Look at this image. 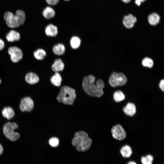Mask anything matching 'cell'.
<instances>
[{"label": "cell", "mask_w": 164, "mask_h": 164, "mask_svg": "<svg viewBox=\"0 0 164 164\" xmlns=\"http://www.w3.org/2000/svg\"><path fill=\"white\" fill-rule=\"evenodd\" d=\"M95 77L92 75L84 77L83 80V88L88 95L100 97L104 94L103 89L104 87V84L102 80L99 79L95 84Z\"/></svg>", "instance_id": "1"}, {"label": "cell", "mask_w": 164, "mask_h": 164, "mask_svg": "<svg viewBox=\"0 0 164 164\" xmlns=\"http://www.w3.org/2000/svg\"><path fill=\"white\" fill-rule=\"evenodd\" d=\"M92 143L91 139L84 131H80L75 133L72 141V145L79 152H84L89 150Z\"/></svg>", "instance_id": "2"}, {"label": "cell", "mask_w": 164, "mask_h": 164, "mask_svg": "<svg viewBox=\"0 0 164 164\" xmlns=\"http://www.w3.org/2000/svg\"><path fill=\"white\" fill-rule=\"evenodd\" d=\"M4 19L7 26L11 28H16L23 24L25 19V15L21 10H17L15 15L11 12H6Z\"/></svg>", "instance_id": "3"}, {"label": "cell", "mask_w": 164, "mask_h": 164, "mask_svg": "<svg viewBox=\"0 0 164 164\" xmlns=\"http://www.w3.org/2000/svg\"><path fill=\"white\" fill-rule=\"evenodd\" d=\"M76 97L75 90L68 86H65L60 88L56 99L59 102L66 105H72Z\"/></svg>", "instance_id": "4"}, {"label": "cell", "mask_w": 164, "mask_h": 164, "mask_svg": "<svg viewBox=\"0 0 164 164\" xmlns=\"http://www.w3.org/2000/svg\"><path fill=\"white\" fill-rule=\"evenodd\" d=\"M18 128V125L15 122H8L3 126V132L6 137L12 141L18 140L20 137V135L15 130Z\"/></svg>", "instance_id": "5"}, {"label": "cell", "mask_w": 164, "mask_h": 164, "mask_svg": "<svg viewBox=\"0 0 164 164\" xmlns=\"http://www.w3.org/2000/svg\"><path fill=\"white\" fill-rule=\"evenodd\" d=\"M8 52L10 55L11 61L13 63H17L20 61L23 58V53L19 47L12 46L9 47Z\"/></svg>", "instance_id": "6"}, {"label": "cell", "mask_w": 164, "mask_h": 164, "mask_svg": "<svg viewBox=\"0 0 164 164\" xmlns=\"http://www.w3.org/2000/svg\"><path fill=\"white\" fill-rule=\"evenodd\" d=\"M111 131L113 138L117 140H122L126 137V132L120 124H118L113 126Z\"/></svg>", "instance_id": "7"}, {"label": "cell", "mask_w": 164, "mask_h": 164, "mask_svg": "<svg viewBox=\"0 0 164 164\" xmlns=\"http://www.w3.org/2000/svg\"><path fill=\"white\" fill-rule=\"evenodd\" d=\"M34 107V102L30 97H26L21 100L19 108L22 111L30 112Z\"/></svg>", "instance_id": "8"}, {"label": "cell", "mask_w": 164, "mask_h": 164, "mask_svg": "<svg viewBox=\"0 0 164 164\" xmlns=\"http://www.w3.org/2000/svg\"><path fill=\"white\" fill-rule=\"evenodd\" d=\"M136 21V18L132 15L129 14L124 17L123 22L124 25L126 28L130 29L134 26Z\"/></svg>", "instance_id": "9"}, {"label": "cell", "mask_w": 164, "mask_h": 164, "mask_svg": "<svg viewBox=\"0 0 164 164\" xmlns=\"http://www.w3.org/2000/svg\"><path fill=\"white\" fill-rule=\"evenodd\" d=\"M25 78L27 83L31 85L35 84L38 83L39 81V78L38 76L32 72L27 73L26 75Z\"/></svg>", "instance_id": "10"}, {"label": "cell", "mask_w": 164, "mask_h": 164, "mask_svg": "<svg viewBox=\"0 0 164 164\" xmlns=\"http://www.w3.org/2000/svg\"><path fill=\"white\" fill-rule=\"evenodd\" d=\"M123 111L126 115L129 116H133L136 112L135 106L134 103L129 102L124 108Z\"/></svg>", "instance_id": "11"}, {"label": "cell", "mask_w": 164, "mask_h": 164, "mask_svg": "<svg viewBox=\"0 0 164 164\" xmlns=\"http://www.w3.org/2000/svg\"><path fill=\"white\" fill-rule=\"evenodd\" d=\"M6 38L9 42H12L18 41L20 39V35L18 32L12 30H10L6 35Z\"/></svg>", "instance_id": "12"}, {"label": "cell", "mask_w": 164, "mask_h": 164, "mask_svg": "<svg viewBox=\"0 0 164 164\" xmlns=\"http://www.w3.org/2000/svg\"><path fill=\"white\" fill-rule=\"evenodd\" d=\"M2 116L8 120L12 119L15 116V111L13 109L9 106L4 107L2 111Z\"/></svg>", "instance_id": "13"}, {"label": "cell", "mask_w": 164, "mask_h": 164, "mask_svg": "<svg viewBox=\"0 0 164 164\" xmlns=\"http://www.w3.org/2000/svg\"><path fill=\"white\" fill-rule=\"evenodd\" d=\"M45 32L47 36L55 37L58 34V29L56 26L52 24H49L46 27Z\"/></svg>", "instance_id": "14"}, {"label": "cell", "mask_w": 164, "mask_h": 164, "mask_svg": "<svg viewBox=\"0 0 164 164\" xmlns=\"http://www.w3.org/2000/svg\"><path fill=\"white\" fill-rule=\"evenodd\" d=\"M64 67V64L60 59H56L51 67L53 71L58 72L62 71Z\"/></svg>", "instance_id": "15"}, {"label": "cell", "mask_w": 164, "mask_h": 164, "mask_svg": "<svg viewBox=\"0 0 164 164\" xmlns=\"http://www.w3.org/2000/svg\"><path fill=\"white\" fill-rule=\"evenodd\" d=\"M120 152L123 158H128L132 155V150L130 146L128 145H125L121 148Z\"/></svg>", "instance_id": "16"}, {"label": "cell", "mask_w": 164, "mask_h": 164, "mask_svg": "<svg viewBox=\"0 0 164 164\" xmlns=\"http://www.w3.org/2000/svg\"><path fill=\"white\" fill-rule=\"evenodd\" d=\"M160 20L159 15L156 13L150 14L148 17V20L149 23L152 26H155L158 24Z\"/></svg>", "instance_id": "17"}, {"label": "cell", "mask_w": 164, "mask_h": 164, "mask_svg": "<svg viewBox=\"0 0 164 164\" xmlns=\"http://www.w3.org/2000/svg\"><path fill=\"white\" fill-rule=\"evenodd\" d=\"M62 80L61 77L58 72H56L50 78L51 83L57 87H60L61 85Z\"/></svg>", "instance_id": "18"}, {"label": "cell", "mask_w": 164, "mask_h": 164, "mask_svg": "<svg viewBox=\"0 0 164 164\" xmlns=\"http://www.w3.org/2000/svg\"><path fill=\"white\" fill-rule=\"evenodd\" d=\"M55 12L54 9L50 7H47L43 10V15L47 19H50L55 15Z\"/></svg>", "instance_id": "19"}, {"label": "cell", "mask_w": 164, "mask_h": 164, "mask_svg": "<svg viewBox=\"0 0 164 164\" xmlns=\"http://www.w3.org/2000/svg\"><path fill=\"white\" fill-rule=\"evenodd\" d=\"M65 49V46L63 44L58 43L53 46V51L55 54L61 55L64 53Z\"/></svg>", "instance_id": "20"}, {"label": "cell", "mask_w": 164, "mask_h": 164, "mask_svg": "<svg viewBox=\"0 0 164 164\" xmlns=\"http://www.w3.org/2000/svg\"><path fill=\"white\" fill-rule=\"evenodd\" d=\"M127 79L126 76L122 73L117 74V84L118 86H122L127 82Z\"/></svg>", "instance_id": "21"}, {"label": "cell", "mask_w": 164, "mask_h": 164, "mask_svg": "<svg viewBox=\"0 0 164 164\" xmlns=\"http://www.w3.org/2000/svg\"><path fill=\"white\" fill-rule=\"evenodd\" d=\"M35 58L38 60H43L46 55L45 51L43 49L39 48L36 50L33 53Z\"/></svg>", "instance_id": "22"}, {"label": "cell", "mask_w": 164, "mask_h": 164, "mask_svg": "<svg viewBox=\"0 0 164 164\" xmlns=\"http://www.w3.org/2000/svg\"><path fill=\"white\" fill-rule=\"evenodd\" d=\"M113 98L115 102H119L124 100L125 98V96L122 91H117L114 93Z\"/></svg>", "instance_id": "23"}, {"label": "cell", "mask_w": 164, "mask_h": 164, "mask_svg": "<svg viewBox=\"0 0 164 164\" xmlns=\"http://www.w3.org/2000/svg\"><path fill=\"white\" fill-rule=\"evenodd\" d=\"M81 43L80 38L76 36L73 37L70 40V44L73 49H77L79 47Z\"/></svg>", "instance_id": "24"}, {"label": "cell", "mask_w": 164, "mask_h": 164, "mask_svg": "<svg viewBox=\"0 0 164 164\" xmlns=\"http://www.w3.org/2000/svg\"><path fill=\"white\" fill-rule=\"evenodd\" d=\"M117 74L115 72H112L111 74L109 79V83L110 85L114 87L118 86L117 84Z\"/></svg>", "instance_id": "25"}, {"label": "cell", "mask_w": 164, "mask_h": 164, "mask_svg": "<svg viewBox=\"0 0 164 164\" xmlns=\"http://www.w3.org/2000/svg\"><path fill=\"white\" fill-rule=\"evenodd\" d=\"M154 158L152 155L150 154L142 156L141 161L142 164H152Z\"/></svg>", "instance_id": "26"}, {"label": "cell", "mask_w": 164, "mask_h": 164, "mask_svg": "<svg viewBox=\"0 0 164 164\" xmlns=\"http://www.w3.org/2000/svg\"><path fill=\"white\" fill-rule=\"evenodd\" d=\"M142 64L144 67L151 68L153 66V62L152 60L150 58L145 57L143 60Z\"/></svg>", "instance_id": "27"}, {"label": "cell", "mask_w": 164, "mask_h": 164, "mask_svg": "<svg viewBox=\"0 0 164 164\" xmlns=\"http://www.w3.org/2000/svg\"><path fill=\"white\" fill-rule=\"evenodd\" d=\"M49 142L50 146L53 147H56L59 145V141L58 138L53 137L49 139Z\"/></svg>", "instance_id": "28"}, {"label": "cell", "mask_w": 164, "mask_h": 164, "mask_svg": "<svg viewBox=\"0 0 164 164\" xmlns=\"http://www.w3.org/2000/svg\"><path fill=\"white\" fill-rule=\"evenodd\" d=\"M47 3L51 5H54L57 4L59 0H46Z\"/></svg>", "instance_id": "29"}, {"label": "cell", "mask_w": 164, "mask_h": 164, "mask_svg": "<svg viewBox=\"0 0 164 164\" xmlns=\"http://www.w3.org/2000/svg\"><path fill=\"white\" fill-rule=\"evenodd\" d=\"M159 87L161 90L164 91V80H162L160 82Z\"/></svg>", "instance_id": "30"}, {"label": "cell", "mask_w": 164, "mask_h": 164, "mask_svg": "<svg viewBox=\"0 0 164 164\" xmlns=\"http://www.w3.org/2000/svg\"><path fill=\"white\" fill-rule=\"evenodd\" d=\"M5 46V43L4 41L0 38V51L4 48Z\"/></svg>", "instance_id": "31"}, {"label": "cell", "mask_w": 164, "mask_h": 164, "mask_svg": "<svg viewBox=\"0 0 164 164\" xmlns=\"http://www.w3.org/2000/svg\"><path fill=\"white\" fill-rule=\"evenodd\" d=\"M3 152V149L2 145L0 144V155H2Z\"/></svg>", "instance_id": "32"}, {"label": "cell", "mask_w": 164, "mask_h": 164, "mask_svg": "<svg viewBox=\"0 0 164 164\" xmlns=\"http://www.w3.org/2000/svg\"><path fill=\"white\" fill-rule=\"evenodd\" d=\"M141 2L139 0H135V3L138 6L141 5Z\"/></svg>", "instance_id": "33"}, {"label": "cell", "mask_w": 164, "mask_h": 164, "mask_svg": "<svg viewBox=\"0 0 164 164\" xmlns=\"http://www.w3.org/2000/svg\"><path fill=\"white\" fill-rule=\"evenodd\" d=\"M127 164H137L136 162L133 161H130L128 162Z\"/></svg>", "instance_id": "34"}, {"label": "cell", "mask_w": 164, "mask_h": 164, "mask_svg": "<svg viewBox=\"0 0 164 164\" xmlns=\"http://www.w3.org/2000/svg\"><path fill=\"white\" fill-rule=\"evenodd\" d=\"M122 0L123 2L125 3H128L131 0Z\"/></svg>", "instance_id": "35"}, {"label": "cell", "mask_w": 164, "mask_h": 164, "mask_svg": "<svg viewBox=\"0 0 164 164\" xmlns=\"http://www.w3.org/2000/svg\"><path fill=\"white\" fill-rule=\"evenodd\" d=\"M139 0L141 2H142L146 0Z\"/></svg>", "instance_id": "36"}, {"label": "cell", "mask_w": 164, "mask_h": 164, "mask_svg": "<svg viewBox=\"0 0 164 164\" xmlns=\"http://www.w3.org/2000/svg\"><path fill=\"white\" fill-rule=\"evenodd\" d=\"M1 80L0 78V84H1Z\"/></svg>", "instance_id": "37"}, {"label": "cell", "mask_w": 164, "mask_h": 164, "mask_svg": "<svg viewBox=\"0 0 164 164\" xmlns=\"http://www.w3.org/2000/svg\"><path fill=\"white\" fill-rule=\"evenodd\" d=\"M65 1H69L70 0H64Z\"/></svg>", "instance_id": "38"}]
</instances>
